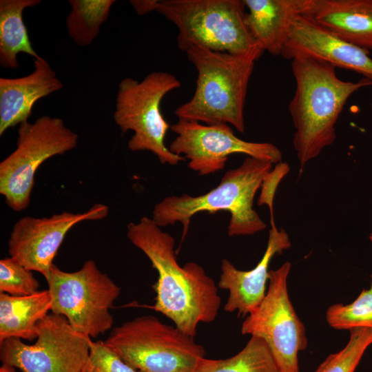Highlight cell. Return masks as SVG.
I'll return each mask as SVG.
<instances>
[{
	"label": "cell",
	"mask_w": 372,
	"mask_h": 372,
	"mask_svg": "<svg viewBox=\"0 0 372 372\" xmlns=\"http://www.w3.org/2000/svg\"><path fill=\"white\" fill-rule=\"evenodd\" d=\"M130 242L149 258L158 272L153 285L156 293L152 308L170 319L178 329L194 338L198 325L213 322L221 299L214 280L194 262L181 267L174 250L175 240L152 218L142 217L127 226Z\"/></svg>",
	"instance_id": "obj_1"
},
{
	"label": "cell",
	"mask_w": 372,
	"mask_h": 372,
	"mask_svg": "<svg viewBox=\"0 0 372 372\" xmlns=\"http://www.w3.org/2000/svg\"><path fill=\"white\" fill-rule=\"evenodd\" d=\"M336 67L305 54L291 59L296 90L289 105L295 128L293 145L300 170L336 138L335 124L350 96L372 81L340 79Z\"/></svg>",
	"instance_id": "obj_2"
},
{
	"label": "cell",
	"mask_w": 372,
	"mask_h": 372,
	"mask_svg": "<svg viewBox=\"0 0 372 372\" xmlns=\"http://www.w3.org/2000/svg\"><path fill=\"white\" fill-rule=\"evenodd\" d=\"M198 75L192 99L174 111L180 119L207 125L226 123L244 133V107L255 62L264 52L256 49L245 54L216 52L189 45L185 47Z\"/></svg>",
	"instance_id": "obj_3"
},
{
	"label": "cell",
	"mask_w": 372,
	"mask_h": 372,
	"mask_svg": "<svg viewBox=\"0 0 372 372\" xmlns=\"http://www.w3.org/2000/svg\"><path fill=\"white\" fill-rule=\"evenodd\" d=\"M272 164L247 156L240 166L227 171L220 183L209 192L197 196L185 194L165 197L154 206L152 219L160 227L181 223L183 239L195 214L227 211L231 215L229 236L260 232L266 224L254 209V200Z\"/></svg>",
	"instance_id": "obj_4"
},
{
	"label": "cell",
	"mask_w": 372,
	"mask_h": 372,
	"mask_svg": "<svg viewBox=\"0 0 372 372\" xmlns=\"http://www.w3.org/2000/svg\"><path fill=\"white\" fill-rule=\"evenodd\" d=\"M244 0H161L155 11L178 29L180 50L189 45L233 54L261 49L246 22Z\"/></svg>",
	"instance_id": "obj_5"
},
{
	"label": "cell",
	"mask_w": 372,
	"mask_h": 372,
	"mask_svg": "<svg viewBox=\"0 0 372 372\" xmlns=\"http://www.w3.org/2000/svg\"><path fill=\"white\" fill-rule=\"evenodd\" d=\"M104 342L138 372H195L205 355L194 338L154 316L123 323Z\"/></svg>",
	"instance_id": "obj_6"
},
{
	"label": "cell",
	"mask_w": 372,
	"mask_h": 372,
	"mask_svg": "<svg viewBox=\"0 0 372 372\" xmlns=\"http://www.w3.org/2000/svg\"><path fill=\"white\" fill-rule=\"evenodd\" d=\"M180 86L174 75L165 72H151L141 82L130 77L121 81L113 118L123 133L134 132L127 143L131 151H149L162 164L176 165L185 160L166 146L165 138L171 126L161 111L164 96Z\"/></svg>",
	"instance_id": "obj_7"
},
{
	"label": "cell",
	"mask_w": 372,
	"mask_h": 372,
	"mask_svg": "<svg viewBox=\"0 0 372 372\" xmlns=\"http://www.w3.org/2000/svg\"><path fill=\"white\" fill-rule=\"evenodd\" d=\"M52 298V313L64 316L77 331L96 338L111 329L110 311L121 288L92 260L74 272L54 264L45 278Z\"/></svg>",
	"instance_id": "obj_8"
},
{
	"label": "cell",
	"mask_w": 372,
	"mask_h": 372,
	"mask_svg": "<svg viewBox=\"0 0 372 372\" xmlns=\"http://www.w3.org/2000/svg\"><path fill=\"white\" fill-rule=\"evenodd\" d=\"M78 134L60 118L48 115L19 125L16 149L0 163V194L16 211L30 202L38 168L46 160L75 148Z\"/></svg>",
	"instance_id": "obj_9"
},
{
	"label": "cell",
	"mask_w": 372,
	"mask_h": 372,
	"mask_svg": "<svg viewBox=\"0 0 372 372\" xmlns=\"http://www.w3.org/2000/svg\"><path fill=\"white\" fill-rule=\"evenodd\" d=\"M289 262L270 270L265 296L242 323L241 333L268 345L281 372H300L298 353L308 344L306 329L289 299Z\"/></svg>",
	"instance_id": "obj_10"
},
{
	"label": "cell",
	"mask_w": 372,
	"mask_h": 372,
	"mask_svg": "<svg viewBox=\"0 0 372 372\" xmlns=\"http://www.w3.org/2000/svg\"><path fill=\"white\" fill-rule=\"evenodd\" d=\"M92 342L64 316L50 313L39 322L34 344L19 338L0 342V360L21 372H81Z\"/></svg>",
	"instance_id": "obj_11"
},
{
	"label": "cell",
	"mask_w": 372,
	"mask_h": 372,
	"mask_svg": "<svg viewBox=\"0 0 372 372\" xmlns=\"http://www.w3.org/2000/svg\"><path fill=\"white\" fill-rule=\"evenodd\" d=\"M170 128L177 136L169 150L188 159L189 168L202 176L223 170L228 156L233 154H243L271 163L282 160L281 151L273 144L242 140L226 123L207 125L178 118Z\"/></svg>",
	"instance_id": "obj_12"
},
{
	"label": "cell",
	"mask_w": 372,
	"mask_h": 372,
	"mask_svg": "<svg viewBox=\"0 0 372 372\" xmlns=\"http://www.w3.org/2000/svg\"><path fill=\"white\" fill-rule=\"evenodd\" d=\"M108 212L107 205L96 203L82 213L63 211L50 217H22L14 225L10 235V256L45 278L70 229L83 221L103 219Z\"/></svg>",
	"instance_id": "obj_13"
},
{
	"label": "cell",
	"mask_w": 372,
	"mask_h": 372,
	"mask_svg": "<svg viewBox=\"0 0 372 372\" xmlns=\"http://www.w3.org/2000/svg\"><path fill=\"white\" fill-rule=\"evenodd\" d=\"M298 54L313 56L372 81L369 51L340 39L303 14L295 19L281 54L288 60Z\"/></svg>",
	"instance_id": "obj_14"
},
{
	"label": "cell",
	"mask_w": 372,
	"mask_h": 372,
	"mask_svg": "<svg viewBox=\"0 0 372 372\" xmlns=\"http://www.w3.org/2000/svg\"><path fill=\"white\" fill-rule=\"evenodd\" d=\"M291 246L287 232L273 225L269 232L264 255L254 268L239 270L227 259H223L218 287L229 292L225 311L229 313L236 311L239 316H245L254 310L265 296L271 259Z\"/></svg>",
	"instance_id": "obj_15"
},
{
	"label": "cell",
	"mask_w": 372,
	"mask_h": 372,
	"mask_svg": "<svg viewBox=\"0 0 372 372\" xmlns=\"http://www.w3.org/2000/svg\"><path fill=\"white\" fill-rule=\"evenodd\" d=\"M34 71L20 78H0V135L28 121L34 103L63 87L48 61L34 59Z\"/></svg>",
	"instance_id": "obj_16"
},
{
	"label": "cell",
	"mask_w": 372,
	"mask_h": 372,
	"mask_svg": "<svg viewBox=\"0 0 372 372\" xmlns=\"http://www.w3.org/2000/svg\"><path fill=\"white\" fill-rule=\"evenodd\" d=\"M303 15L340 39L372 50V0H309Z\"/></svg>",
	"instance_id": "obj_17"
},
{
	"label": "cell",
	"mask_w": 372,
	"mask_h": 372,
	"mask_svg": "<svg viewBox=\"0 0 372 372\" xmlns=\"http://www.w3.org/2000/svg\"><path fill=\"white\" fill-rule=\"evenodd\" d=\"M309 0H244L246 22L256 44L273 56L281 55L295 19Z\"/></svg>",
	"instance_id": "obj_18"
},
{
	"label": "cell",
	"mask_w": 372,
	"mask_h": 372,
	"mask_svg": "<svg viewBox=\"0 0 372 372\" xmlns=\"http://www.w3.org/2000/svg\"><path fill=\"white\" fill-rule=\"evenodd\" d=\"M48 289L28 296L0 293V342L8 338L32 341L37 338V324L51 311Z\"/></svg>",
	"instance_id": "obj_19"
},
{
	"label": "cell",
	"mask_w": 372,
	"mask_h": 372,
	"mask_svg": "<svg viewBox=\"0 0 372 372\" xmlns=\"http://www.w3.org/2000/svg\"><path fill=\"white\" fill-rule=\"evenodd\" d=\"M41 3V0L0 1V64L2 67L17 69L19 53L28 54L34 59L40 56L31 44L23 20V12L26 8Z\"/></svg>",
	"instance_id": "obj_20"
},
{
	"label": "cell",
	"mask_w": 372,
	"mask_h": 372,
	"mask_svg": "<svg viewBox=\"0 0 372 372\" xmlns=\"http://www.w3.org/2000/svg\"><path fill=\"white\" fill-rule=\"evenodd\" d=\"M195 372H281L267 344L261 338L251 336L237 354L225 359L203 358Z\"/></svg>",
	"instance_id": "obj_21"
},
{
	"label": "cell",
	"mask_w": 372,
	"mask_h": 372,
	"mask_svg": "<svg viewBox=\"0 0 372 372\" xmlns=\"http://www.w3.org/2000/svg\"><path fill=\"white\" fill-rule=\"evenodd\" d=\"M71 10L66 18L70 38L79 46L91 44L107 20L114 0H70Z\"/></svg>",
	"instance_id": "obj_22"
},
{
	"label": "cell",
	"mask_w": 372,
	"mask_h": 372,
	"mask_svg": "<svg viewBox=\"0 0 372 372\" xmlns=\"http://www.w3.org/2000/svg\"><path fill=\"white\" fill-rule=\"evenodd\" d=\"M326 320L331 327L337 330L372 329V284L351 303L331 305L326 311Z\"/></svg>",
	"instance_id": "obj_23"
},
{
	"label": "cell",
	"mask_w": 372,
	"mask_h": 372,
	"mask_svg": "<svg viewBox=\"0 0 372 372\" xmlns=\"http://www.w3.org/2000/svg\"><path fill=\"white\" fill-rule=\"evenodd\" d=\"M349 333L344 347L329 355L315 372H355L366 349L372 344V329L355 328Z\"/></svg>",
	"instance_id": "obj_24"
},
{
	"label": "cell",
	"mask_w": 372,
	"mask_h": 372,
	"mask_svg": "<svg viewBox=\"0 0 372 372\" xmlns=\"http://www.w3.org/2000/svg\"><path fill=\"white\" fill-rule=\"evenodd\" d=\"M32 271L12 257L0 260V293L11 296H28L37 292L39 282Z\"/></svg>",
	"instance_id": "obj_25"
},
{
	"label": "cell",
	"mask_w": 372,
	"mask_h": 372,
	"mask_svg": "<svg viewBox=\"0 0 372 372\" xmlns=\"http://www.w3.org/2000/svg\"><path fill=\"white\" fill-rule=\"evenodd\" d=\"M82 372H138L106 346L104 341L92 342L90 355Z\"/></svg>",
	"instance_id": "obj_26"
},
{
	"label": "cell",
	"mask_w": 372,
	"mask_h": 372,
	"mask_svg": "<svg viewBox=\"0 0 372 372\" xmlns=\"http://www.w3.org/2000/svg\"><path fill=\"white\" fill-rule=\"evenodd\" d=\"M289 171V167L287 163L280 162L277 163L276 167L271 169L263 180L261 187L262 191L258 199V205H261L266 204L269 206L271 213V225H275L273 214V203L276 188L283 178Z\"/></svg>",
	"instance_id": "obj_27"
},
{
	"label": "cell",
	"mask_w": 372,
	"mask_h": 372,
	"mask_svg": "<svg viewBox=\"0 0 372 372\" xmlns=\"http://www.w3.org/2000/svg\"><path fill=\"white\" fill-rule=\"evenodd\" d=\"M158 0H132L131 5L138 15H144L155 11L156 5Z\"/></svg>",
	"instance_id": "obj_28"
},
{
	"label": "cell",
	"mask_w": 372,
	"mask_h": 372,
	"mask_svg": "<svg viewBox=\"0 0 372 372\" xmlns=\"http://www.w3.org/2000/svg\"><path fill=\"white\" fill-rule=\"evenodd\" d=\"M16 368L8 364H2L0 367V372H17Z\"/></svg>",
	"instance_id": "obj_29"
},
{
	"label": "cell",
	"mask_w": 372,
	"mask_h": 372,
	"mask_svg": "<svg viewBox=\"0 0 372 372\" xmlns=\"http://www.w3.org/2000/svg\"><path fill=\"white\" fill-rule=\"evenodd\" d=\"M369 238L370 241L372 242V233H371L369 234Z\"/></svg>",
	"instance_id": "obj_30"
},
{
	"label": "cell",
	"mask_w": 372,
	"mask_h": 372,
	"mask_svg": "<svg viewBox=\"0 0 372 372\" xmlns=\"http://www.w3.org/2000/svg\"><path fill=\"white\" fill-rule=\"evenodd\" d=\"M371 278H372V273H371Z\"/></svg>",
	"instance_id": "obj_31"
},
{
	"label": "cell",
	"mask_w": 372,
	"mask_h": 372,
	"mask_svg": "<svg viewBox=\"0 0 372 372\" xmlns=\"http://www.w3.org/2000/svg\"><path fill=\"white\" fill-rule=\"evenodd\" d=\"M82 372V371H81Z\"/></svg>",
	"instance_id": "obj_32"
}]
</instances>
